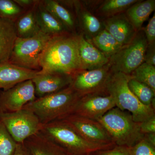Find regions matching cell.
<instances>
[{"label": "cell", "instance_id": "obj_1", "mask_svg": "<svg viewBox=\"0 0 155 155\" xmlns=\"http://www.w3.org/2000/svg\"><path fill=\"white\" fill-rule=\"evenodd\" d=\"M41 72H58L72 75L81 69L78 38L52 37L39 60Z\"/></svg>", "mask_w": 155, "mask_h": 155}, {"label": "cell", "instance_id": "obj_2", "mask_svg": "<svg viewBox=\"0 0 155 155\" xmlns=\"http://www.w3.org/2000/svg\"><path fill=\"white\" fill-rule=\"evenodd\" d=\"M81 97L70 85L57 92L37 98L23 108L32 111L42 124H45L70 115Z\"/></svg>", "mask_w": 155, "mask_h": 155}, {"label": "cell", "instance_id": "obj_3", "mask_svg": "<svg viewBox=\"0 0 155 155\" xmlns=\"http://www.w3.org/2000/svg\"><path fill=\"white\" fill-rule=\"evenodd\" d=\"M131 76L120 72L110 74L106 83L107 94L114 99L116 107L132 115L135 122L140 123L155 115V108L142 104L128 86Z\"/></svg>", "mask_w": 155, "mask_h": 155}, {"label": "cell", "instance_id": "obj_4", "mask_svg": "<svg viewBox=\"0 0 155 155\" xmlns=\"http://www.w3.org/2000/svg\"><path fill=\"white\" fill-rule=\"evenodd\" d=\"M105 128L116 145L130 148L144 137L140 123L134 120L127 111L115 107L97 120Z\"/></svg>", "mask_w": 155, "mask_h": 155}, {"label": "cell", "instance_id": "obj_5", "mask_svg": "<svg viewBox=\"0 0 155 155\" xmlns=\"http://www.w3.org/2000/svg\"><path fill=\"white\" fill-rule=\"evenodd\" d=\"M40 131L69 155H89L110 148L86 141L61 120L42 124Z\"/></svg>", "mask_w": 155, "mask_h": 155}, {"label": "cell", "instance_id": "obj_6", "mask_svg": "<svg viewBox=\"0 0 155 155\" xmlns=\"http://www.w3.org/2000/svg\"><path fill=\"white\" fill-rule=\"evenodd\" d=\"M52 36L41 31L31 37H17L8 62L26 69L40 71L41 56Z\"/></svg>", "mask_w": 155, "mask_h": 155}, {"label": "cell", "instance_id": "obj_7", "mask_svg": "<svg viewBox=\"0 0 155 155\" xmlns=\"http://www.w3.org/2000/svg\"><path fill=\"white\" fill-rule=\"evenodd\" d=\"M0 120L18 143H23L25 140L38 132L42 125L32 111L24 108L16 112H2Z\"/></svg>", "mask_w": 155, "mask_h": 155}, {"label": "cell", "instance_id": "obj_8", "mask_svg": "<svg viewBox=\"0 0 155 155\" xmlns=\"http://www.w3.org/2000/svg\"><path fill=\"white\" fill-rule=\"evenodd\" d=\"M147 41L143 34L135 35L130 43L122 47L111 59L114 72L130 75L144 61Z\"/></svg>", "mask_w": 155, "mask_h": 155}, {"label": "cell", "instance_id": "obj_9", "mask_svg": "<svg viewBox=\"0 0 155 155\" xmlns=\"http://www.w3.org/2000/svg\"><path fill=\"white\" fill-rule=\"evenodd\" d=\"M59 120L89 142L107 147L116 145L105 128L96 120L75 114H70Z\"/></svg>", "mask_w": 155, "mask_h": 155}, {"label": "cell", "instance_id": "obj_10", "mask_svg": "<svg viewBox=\"0 0 155 155\" xmlns=\"http://www.w3.org/2000/svg\"><path fill=\"white\" fill-rule=\"evenodd\" d=\"M37 97L32 80L25 81L0 93L1 113L19 110Z\"/></svg>", "mask_w": 155, "mask_h": 155}, {"label": "cell", "instance_id": "obj_11", "mask_svg": "<svg viewBox=\"0 0 155 155\" xmlns=\"http://www.w3.org/2000/svg\"><path fill=\"white\" fill-rule=\"evenodd\" d=\"M110 75L101 68L75 73L72 75L70 86L81 97L101 95V92H107L106 83Z\"/></svg>", "mask_w": 155, "mask_h": 155}, {"label": "cell", "instance_id": "obj_12", "mask_svg": "<svg viewBox=\"0 0 155 155\" xmlns=\"http://www.w3.org/2000/svg\"><path fill=\"white\" fill-rule=\"evenodd\" d=\"M115 107L114 99L109 95H89L81 97L70 114L97 121Z\"/></svg>", "mask_w": 155, "mask_h": 155}, {"label": "cell", "instance_id": "obj_13", "mask_svg": "<svg viewBox=\"0 0 155 155\" xmlns=\"http://www.w3.org/2000/svg\"><path fill=\"white\" fill-rule=\"evenodd\" d=\"M37 98L54 93L71 84L72 75L58 72H41L31 79Z\"/></svg>", "mask_w": 155, "mask_h": 155}, {"label": "cell", "instance_id": "obj_14", "mask_svg": "<svg viewBox=\"0 0 155 155\" xmlns=\"http://www.w3.org/2000/svg\"><path fill=\"white\" fill-rule=\"evenodd\" d=\"M39 71L19 67L8 61L0 63V89L7 90L18 84L31 80Z\"/></svg>", "mask_w": 155, "mask_h": 155}, {"label": "cell", "instance_id": "obj_15", "mask_svg": "<svg viewBox=\"0 0 155 155\" xmlns=\"http://www.w3.org/2000/svg\"><path fill=\"white\" fill-rule=\"evenodd\" d=\"M81 69H99L109 61L108 58L83 37L78 38Z\"/></svg>", "mask_w": 155, "mask_h": 155}, {"label": "cell", "instance_id": "obj_16", "mask_svg": "<svg viewBox=\"0 0 155 155\" xmlns=\"http://www.w3.org/2000/svg\"><path fill=\"white\" fill-rule=\"evenodd\" d=\"M104 24L106 30L122 46L130 43L135 36L136 30L125 17L118 16L109 18Z\"/></svg>", "mask_w": 155, "mask_h": 155}, {"label": "cell", "instance_id": "obj_17", "mask_svg": "<svg viewBox=\"0 0 155 155\" xmlns=\"http://www.w3.org/2000/svg\"><path fill=\"white\" fill-rule=\"evenodd\" d=\"M23 144L30 155H69L40 131L25 140Z\"/></svg>", "mask_w": 155, "mask_h": 155}, {"label": "cell", "instance_id": "obj_18", "mask_svg": "<svg viewBox=\"0 0 155 155\" xmlns=\"http://www.w3.org/2000/svg\"><path fill=\"white\" fill-rule=\"evenodd\" d=\"M17 38L14 20L0 17V63L9 61Z\"/></svg>", "mask_w": 155, "mask_h": 155}, {"label": "cell", "instance_id": "obj_19", "mask_svg": "<svg viewBox=\"0 0 155 155\" xmlns=\"http://www.w3.org/2000/svg\"><path fill=\"white\" fill-rule=\"evenodd\" d=\"M38 24L41 31L51 36L58 35L64 31V26L50 13L41 4L35 9Z\"/></svg>", "mask_w": 155, "mask_h": 155}, {"label": "cell", "instance_id": "obj_20", "mask_svg": "<svg viewBox=\"0 0 155 155\" xmlns=\"http://www.w3.org/2000/svg\"><path fill=\"white\" fill-rule=\"evenodd\" d=\"M155 8V0H147L133 5L127 10V17L136 30L141 28Z\"/></svg>", "mask_w": 155, "mask_h": 155}, {"label": "cell", "instance_id": "obj_21", "mask_svg": "<svg viewBox=\"0 0 155 155\" xmlns=\"http://www.w3.org/2000/svg\"><path fill=\"white\" fill-rule=\"evenodd\" d=\"M17 37L27 38L34 36L41 31L39 27L35 10H32L21 16L15 22Z\"/></svg>", "mask_w": 155, "mask_h": 155}, {"label": "cell", "instance_id": "obj_22", "mask_svg": "<svg viewBox=\"0 0 155 155\" xmlns=\"http://www.w3.org/2000/svg\"><path fill=\"white\" fill-rule=\"evenodd\" d=\"M128 86L130 91L142 104L155 108V91L152 89L131 77L128 81Z\"/></svg>", "mask_w": 155, "mask_h": 155}, {"label": "cell", "instance_id": "obj_23", "mask_svg": "<svg viewBox=\"0 0 155 155\" xmlns=\"http://www.w3.org/2000/svg\"><path fill=\"white\" fill-rule=\"evenodd\" d=\"M42 5L47 11L59 20L64 26L72 28L74 22L72 15L67 9L54 0L43 1Z\"/></svg>", "mask_w": 155, "mask_h": 155}, {"label": "cell", "instance_id": "obj_24", "mask_svg": "<svg viewBox=\"0 0 155 155\" xmlns=\"http://www.w3.org/2000/svg\"><path fill=\"white\" fill-rule=\"evenodd\" d=\"M93 40L100 50L107 54L113 55L123 47L106 29L98 34Z\"/></svg>", "mask_w": 155, "mask_h": 155}, {"label": "cell", "instance_id": "obj_25", "mask_svg": "<svg viewBox=\"0 0 155 155\" xmlns=\"http://www.w3.org/2000/svg\"><path fill=\"white\" fill-rule=\"evenodd\" d=\"M131 77L144 83L155 91V66L143 63L132 72Z\"/></svg>", "mask_w": 155, "mask_h": 155}, {"label": "cell", "instance_id": "obj_26", "mask_svg": "<svg viewBox=\"0 0 155 155\" xmlns=\"http://www.w3.org/2000/svg\"><path fill=\"white\" fill-rule=\"evenodd\" d=\"M17 143L0 120V155H13Z\"/></svg>", "mask_w": 155, "mask_h": 155}, {"label": "cell", "instance_id": "obj_27", "mask_svg": "<svg viewBox=\"0 0 155 155\" xmlns=\"http://www.w3.org/2000/svg\"><path fill=\"white\" fill-rule=\"evenodd\" d=\"M22 8L14 0H0V17L14 20L22 14Z\"/></svg>", "mask_w": 155, "mask_h": 155}, {"label": "cell", "instance_id": "obj_28", "mask_svg": "<svg viewBox=\"0 0 155 155\" xmlns=\"http://www.w3.org/2000/svg\"><path fill=\"white\" fill-rule=\"evenodd\" d=\"M137 2L136 0H109L103 4L101 10L106 14H113L123 11Z\"/></svg>", "mask_w": 155, "mask_h": 155}, {"label": "cell", "instance_id": "obj_29", "mask_svg": "<svg viewBox=\"0 0 155 155\" xmlns=\"http://www.w3.org/2000/svg\"><path fill=\"white\" fill-rule=\"evenodd\" d=\"M130 155H155V147L143 139L134 146L128 148Z\"/></svg>", "mask_w": 155, "mask_h": 155}, {"label": "cell", "instance_id": "obj_30", "mask_svg": "<svg viewBox=\"0 0 155 155\" xmlns=\"http://www.w3.org/2000/svg\"><path fill=\"white\" fill-rule=\"evenodd\" d=\"M82 19L84 27L91 33H95L99 31L101 24L99 20L96 17L88 12L84 13Z\"/></svg>", "mask_w": 155, "mask_h": 155}, {"label": "cell", "instance_id": "obj_31", "mask_svg": "<svg viewBox=\"0 0 155 155\" xmlns=\"http://www.w3.org/2000/svg\"><path fill=\"white\" fill-rule=\"evenodd\" d=\"M93 155H130L128 148L115 145L112 147L100 150L92 154Z\"/></svg>", "mask_w": 155, "mask_h": 155}, {"label": "cell", "instance_id": "obj_32", "mask_svg": "<svg viewBox=\"0 0 155 155\" xmlns=\"http://www.w3.org/2000/svg\"><path fill=\"white\" fill-rule=\"evenodd\" d=\"M147 41L150 45H153L155 40V16L150 19L147 25L144 29Z\"/></svg>", "mask_w": 155, "mask_h": 155}, {"label": "cell", "instance_id": "obj_33", "mask_svg": "<svg viewBox=\"0 0 155 155\" xmlns=\"http://www.w3.org/2000/svg\"><path fill=\"white\" fill-rule=\"evenodd\" d=\"M140 131L143 134L155 133V115L140 122Z\"/></svg>", "mask_w": 155, "mask_h": 155}, {"label": "cell", "instance_id": "obj_34", "mask_svg": "<svg viewBox=\"0 0 155 155\" xmlns=\"http://www.w3.org/2000/svg\"><path fill=\"white\" fill-rule=\"evenodd\" d=\"M144 61L147 64H150L153 66L155 65V56L154 46L149 47V48H147L145 55L144 57Z\"/></svg>", "mask_w": 155, "mask_h": 155}, {"label": "cell", "instance_id": "obj_35", "mask_svg": "<svg viewBox=\"0 0 155 155\" xmlns=\"http://www.w3.org/2000/svg\"><path fill=\"white\" fill-rule=\"evenodd\" d=\"M13 155H30L23 143H17Z\"/></svg>", "mask_w": 155, "mask_h": 155}, {"label": "cell", "instance_id": "obj_36", "mask_svg": "<svg viewBox=\"0 0 155 155\" xmlns=\"http://www.w3.org/2000/svg\"><path fill=\"white\" fill-rule=\"evenodd\" d=\"M21 8H26L33 5L36 3V1L33 0H14Z\"/></svg>", "mask_w": 155, "mask_h": 155}, {"label": "cell", "instance_id": "obj_37", "mask_svg": "<svg viewBox=\"0 0 155 155\" xmlns=\"http://www.w3.org/2000/svg\"><path fill=\"white\" fill-rule=\"evenodd\" d=\"M144 138L150 144L155 147V133L144 134Z\"/></svg>", "mask_w": 155, "mask_h": 155}, {"label": "cell", "instance_id": "obj_38", "mask_svg": "<svg viewBox=\"0 0 155 155\" xmlns=\"http://www.w3.org/2000/svg\"><path fill=\"white\" fill-rule=\"evenodd\" d=\"M1 113V110H0V113Z\"/></svg>", "mask_w": 155, "mask_h": 155}, {"label": "cell", "instance_id": "obj_39", "mask_svg": "<svg viewBox=\"0 0 155 155\" xmlns=\"http://www.w3.org/2000/svg\"><path fill=\"white\" fill-rule=\"evenodd\" d=\"M92 155V154H91V155Z\"/></svg>", "mask_w": 155, "mask_h": 155}]
</instances>
